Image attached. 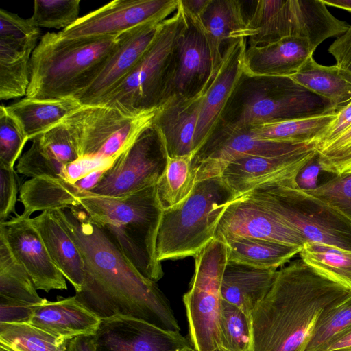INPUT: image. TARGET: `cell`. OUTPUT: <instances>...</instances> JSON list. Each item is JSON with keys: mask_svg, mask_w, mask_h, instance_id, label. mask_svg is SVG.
<instances>
[{"mask_svg": "<svg viewBox=\"0 0 351 351\" xmlns=\"http://www.w3.org/2000/svg\"><path fill=\"white\" fill-rule=\"evenodd\" d=\"M37 45L0 41V99L26 96L30 80V59Z\"/></svg>", "mask_w": 351, "mask_h": 351, "instance_id": "cell-32", "label": "cell"}, {"mask_svg": "<svg viewBox=\"0 0 351 351\" xmlns=\"http://www.w3.org/2000/svg\"><path fill=\"white\" fill-rule=\"evenodd\" d=\"M158 108L135 114L105 105H82L64 121L78 141L80 157L114 160L153 124Z\"/></svg>", "mask_w": 351, "mask_h": 351, "instance_id": "cell-10", "label": "cell"}, {"mask_svg": "<svg viewBox=\"0 0 351 351\" xmlns=\"http://www.w3.org/2000/svg\"><path fill=\"white\" fill-rule=\"evenodd\" d=\"M81 106L74 98L40 99L27 97L5 106L30 141L63 121Z\"/></svg>", "mask_w": 351, "mask_h": 351, "instance_id": "cell-28", "label": "cell"}, {"mask_svg": "<svg viewBox=\"0 0 351 351\" xmlns=\"http://www.w3.org/2000/svg\"><path fill=\"white\" fill-rule=\"evenodd\" d=\"M283 2L284 1L282 0L258 1L254 11L247 19L245 27L234 32L231 36V39H237L243 34L255 30L264 25L277 12Z\"/></svg>", "mask_w": 351, "mask_h": 351, "instance_id": "cell-49", "label": "cell"}, {"mask_svg": "<svg viewBox=\"0 0 351 351\" xmlns=\"http://www.w3.org/2000/svg\"><path fill=\"white\" fill-rule=\"evenodd\" d=\"M164 21L142 25L123 33L95 77L74 99L82 105L97 104L132 71L155 39Z\"/></svg>", "mask_w": 351, "mask_h": 351, "instance_id": "cell-20", "label": "cell"}, {"mask_svg": "<svg viewBox=\"0 0 351 351\" xmlns=\"http://www.w3.org/2000/svg\"><path fill=\"white\" fill-rule=\"evenodd\" d=\"M210 0H180L184 12L194 17L199 19Z\"/></svg>", "mask_w": 351, "mask_h": 351, "instance_id": "cell-54", "label": "cell"}, {"mask_svg": "<svg viewBox=\"0 0 351 351\" xmlns=\"http://www.w3.org/2000/svg\"><path fill=\"white\" fill-rule=\"evenodd\" d=\"M326 5L336 7L351 12V0H322Z\"/></svg>", "mask_w": 351, "mask_h": 351, "instance_id": "cell-56", "label": "cell"}, {"mask_svg": "<svg viewBox=\"0 0 351 351\" xmlns=\"http://www.w3.org/2000/svg\"><path fill=\"white\" fill-rule=\"evenodd\" d=\"M311 144L258 139L247 130L218 126L191 160L195 182L220 176L231 162L248 156H278L304 152Z\"/></svg>", "mask_w": 351, "mask_h": 351, "instance_id": "cell-13", "label": "cell"}, {"mask_svg": "<svg viewBox=\"0 0 351 351\" xmlns=\"http://www.w3.org/2000/svg\"><path fill=\"white\" fill-rule=\"evenodd\" d=\"M36 304L0 302V322L28 323Z\"/></svg>", "mask_w": 351, "mask_h": 351, "instance_id": "cell-52", "label": "cell"}, {"mask_svg": "<svg viewBox=\"0 0 351 351\" xmlns=\"http://www.w3.org/2000/svg\"><path fill=\"white\" fill-rule=\"evenodd\" d=\"M337 111L313 117L263 123L247 131L258 139L311 144L335 117Z\"/></svg>", "mask_w": 351, "mask_h": 351, "instance_id": "cell-34", "label": "cell"}, {"mask_svg": "<svg viewBox=\"0 0 351 351\" xmlns=\"http://www.w3.org/2000/svg\"><path fill=\"white\" fill-rule=\"evenodd\" d=\"M82 193L76 182L71 183L46 176L30 178L20 189L19 198L24 207L21 215L30 218L36 211H53L76 206Z\"/></svg>", "mask_w": 351, "mask_h": 351, "instance_id": "cell-29", "label": "cell"}, {"mask_svg": "<svg viewBox=\"0 0 351 351\" xmlns=\"http://www.w3.org/2000/svg\"><path fill=\"white\" fill-rule=\"evenodd\" d=\"M63 167L64 164L50 156L36 137L32 140L29 148L19 159L16 170L32 178L44 176L61 178Z\"/></svg>", "mask_w": 351, "mask_h": 351, "instance_id": "cell-44", "label": "cell"}, {"mask_svg": "<svg viewBox=\"0 0 351 351\" xmlns=\"http://www.w3.org/2000/svg\"><path fill=\"white\" fill-rule=\"evenodd\" d=\"M236 198L220 176L195 182L184 201L163 211L156 237L157 260L194 256L215 238L221 215Z\"/></svg>", "mask_w": 351, "mask_h": 351, "instance_id": "cell-6", "label": "cell"}, {"mask_svg": "<svg viewBox=\"0 0 351 351\" xmlns=\"http://www.w3.org/2000/svg\"><path fill=\"white\" fill-rule=\"evenodd\" d=\"M244 195L276 215L306 242L351 250V221L305 189L269 185Z\"/></svg>", "mask_w": 351, "mask_h": 351, "instance_id": "cell-8", "label": "cell"}, {"mask_svg": "<svg viewBox=\"0 0 351 351\" xmlns=\"http://www.w3.org/2000/svg\"><path fill=\"white\" fill-rule=\"evenodd\" d=\"M261 239L302 247V236L276 215L245 195L234 199L221 215L215 237Z\"/></svg>", "mask_w": 351, "mask_h": 351, "instance_id": "cell-21", "label": "cell"}, {"mask_svg": "<svg viewBox=\"0 0 351 351\" xmlns=\"http://www.w3.org/2000/svg\"><path fill=\"white\" fill-rule=\"evenodd\" d=\"M328 52L334 57L335 65L351 77V24L330 45Z\"/></svg>", "mask_w": 351, "mask_h": 351, "instance_id": "cell-50", "label": "cell"}, {"mask_svg": "<svg viewBox=\"0 0 351 351\" xmlns=\"http://www.w3.org/2000/svg\"><path fill=\"white\" fill-rule=\"evenodd\" d=\"M313 53L309 43L298 38L249 45L243 57L244 74L254 77H289Z\"/></svg>", "mask_w": 351, "mask_h": 351, "instance_id": "cell-24", "label": "cell"}, {"mask_svg": "<svg viewBox=\"0 0 351 351\" xmlns=\"http://www.w3.org/2000/svg\"><path fill=\"white\" fill-rule=\"evenodd\" d=\"M299 254L315 271L351 289V250L307 241Z\"/></svg>", "mask_w": 351, "mask_h": 351, "instance_id": "cell-35", "label": "cell"}, {"mask_svg": "<svg viewBox=\"0 0 351 351\" xmlns=\"http://www.w3.org/2000/svg\"><path fill=\"white\" fill-rule=\"evenodd\" d=\"M348 27V23L330 12L322 0H287L264 25L239 38L249 39V45L284 38H302L315 52L323 41L341 36Z\"/></svg>", "mask_w": 351, "mask_h": 351, "instance_id": "cell-12", "label": "cell"}, {"mask_svg": "<svg viewBox=\"0 0 351 351\" xmlns=\"http://www.w3.org/2000/svg\"><path fill=\"white\" fill-rule=\"evenodd\" d=\"M96 351H191L180 331L162 329L144 320L117 315L101 319L93 335Z\"/></svg>", "mask_w": 351, "mask_h": 351, "instance_id": "cell-17", "label": "cell"}, {"mask_svg": "<svg viewBox=\"0 0 351 351\" xmlns=\"http://www.w3.org/2000/svg\"><path fill=\"white\" fill-rule=\"evenodd\" d=\"M191 351H195V350L193 348V349H192Z\"/></svg>", "mask_w": 351, "mask_h": 351, "instance_id": "cell-60", "label": "cell"}, {"mask_svg": "<svg viewBox=\"0 0 351 351\" xmlns=\"http://www.w3.org/2000/svg\"><path fill=\"white\" fill-rule=\"evenodd\" d=\"M351 346V330L344 333L329 345H328L322 351H332Z\"/></svg>", "mask_w": 351, "mask_h": 351, "instance_id": "cell-55", "label": "cell"}, {"mask_svg": "<svg viewBox=\"0 0 351 351\" xmlns=\"http://www.w3.org/2000/svg\"><path fill=\"white\" fill-rule=\"evenodd\" d=\"M122 34L62 39L57 32H47L31 56L30 80L25 97L74 98L91 83L118 46Z\"/></svg>", "mask_w": 351, "mask_h": 351, "instance_id": "cell-4", "label": "cell"}, {"mask_svg": "<svg viewBox=\"0 0 351 351\" xmlns=\"http://www.w3.org/2000/svg\"><path fill=\"white\" fill-rule=\"evenodd\" d=\"M0 234L29 274L36 289L48 293L67 289L64 276L53 263L31 218L17 215L0 223Z\"/></svg>", "mask_w": 351, "mask_h": 351, "instance_id": "cell-19", "label": "cell"}, {"mask_svg": "<svg viewBox=\"0 0 351 351\" xmlns=\"http://www.w3.org/2000/svg\"><path fill=\"white\" fill-rule=\"evenodd\" d=\"M22 263L0 234V302L36 304L43 301Z\"/></svg>", "mask_w": 351, "mask_h": 351, "instance_id": "cell-33", "label": "cell"}, {"mask_svg": "<svg viewBox=\"0 0 351 351\" xmlns=\"http://www.w3.org/2000/svg\"><path fill=\"white\" fill-rule=\"evenodd\" d=\"M199 19L211 53L214 71L223 59V45L229 44L231 36L245 27L247 18L237 0H210Z\"/></svg>", "mask_w": 351, "mask_h": 351, "instance_id": "cell-27", "label": "cell"}, {"mask_svg": "<svg viewBox=\"0 0 351 351\" xmlns=\"http://www.w3.org/2000/svg\"><path fill=\"white\" fill-rule=\"evenodd\" d=\"M247 46V39L239 38L232 40L224 49L222 61L202 97L195 134V154L217 128L244 74L243 57Z\"/></svg>", "mask_w": 351, "mask_h": 351, "instance_id": "cell-18", "label": "cell"}, {"mask_svg": "<svg viewBox=\"0 0 351 351\" xmlns=\"http://www.w3.org/2000/svg\"><path fill=\"white\" fill-rule=\"evenodd\" d=\"M334 111L338 110L328 101L288 77H254L243 74L218 126L247 130L263 123Z\"/></svg>", "mask_w": 351, "mask_h": 351, "instance_id": "cell-5", "label": "cell"}, {"mask_svg": "<svg viewBox=\"0 0 351 351\" xmlns=\"http://www.w3.org/2000/svg\"><path fill=\"white\" fill-rule=\"evenodd\" d=\"M313 147L320 170L335 176L351 173V125L335 138Z\"/></svg>", "mask_w": 351, "mask_h": 351, "instance_id": "cell-41", "label": "cell"}, {"mask_svg": "<svg viewBox=\"0 0 351 351\" xmlns=\"http://www.w3.org/2000/svg\"><path fill=\"white\" fill-rule=\"evenodd\" d=\"M101 321L75 295L53 302L43 298L35 305L28 323L68 341L77 337L95 335Z\"/></svg>", "mask_w": 351, "mask_h": 351, "instance_id": "cell-23", "label": "cell"}, {"mask_svg": "<svg viewBox=\"0 0 351 351\" xmlns=\"http://www.w3.org/2000/svg\"><path fill=\"white\" fill-rule=\"evenodd\" d=\"M218 327L221 348L227 351H250V315L221 299Z\"/></svg>", "mask_w": 351, "mask_h": 351, "instance_id": "cell-39", "label": "cell"}, {"mask_svg": "<svg viewBox=\"0 0 351 351\" xmlns=\"http://www.w3.org/2000/svg\"><path fill=\"white\" fill-rule=\"evenodd\" d=\"M350 330L351 293L322 313L304 351H322Z\"/></svg>", "mask_w": 351, "mask_h": 351, "instance_id": "cell-38", "label": "cell"}, {"mask_svg": "<svg viewBox=\"0 0 351 351\" xmlns=\"http://www.w3.org/2000/svg\"><path fill=\"white\" fill-rule=\"evenodd\" d=\"M187 21L179 0L177 10L162 23L132 71L96 104L135 114L157 109L165 101L174 51Z\"/></svg>", "mask_w": 351, "mask_h": 351, "instance_id": "cell-7", "label": "cell"}, {"mask_svg": "<svg viewBox=\"0 0 351 351\" xmlns=\"http://www.w3.org/2000/svg\"><path fill=\"white\" fill-rule=\"evenodd\" d=\"M332 351H351V346L345 348H342V349L332 350Z\"/></svg>", "mask_w": 351, "mask_h": 351, "instance_id": "cell-57", "label": "cell"}, {"mask_svg": "<svg viewBox=\"0 0 351 351\" xmlns=\"http://www.w3.org/2000/svg\"><path fill=\"white\" fill-rule=\"evenodd\" d=\"M217 238L228 245V262L262 269H277L299 254L302 248L252 237L226 236Z\"/></svg>", "mask_w": 351, "mask_h": 351, "instance_id": "cell-30", "label": "cell"}, {"mask_svg": "<svg viewBox=\"0 0 351 351\" xmlns=\"http://www.w3.org/2000/svg\"><path fill=\"white\" fill-rule=\"evenodd\" d=\"M81 252L82 288L77 299L101 319L117 315L180 331L162 293L128 261L107 234L79 206L51 211Z\"/></svg>", "mask_w": 351, "mask_h": 351, "instance_id": "cell-1", "label": "cell"}, {"mask_svg": "<svg viewBox=\"0 0 351 351\" xmlns=\"http://www.w3.org/2000/svg\"><path fill=\"white\" fill-rule=\"evenodd\" d=\"M90 219L110 238L132 266L156 282L163 276L156 243L164 210L156 184L123 197L85 193L77 199Z\"/></svg>", "mask_w": 351, "mask_h": 351, "instance_id": "cell-3", "label": "cell"}, {"mask_svg": "<svg viewBox=\"0 0 351 351\" xmlns=\"http://www.w3.org/2000/svg\"><path fill=\"white\" fill-rule=\"evenodd\" d=\"M312 147L278 156H248L230 162L220 177L237 197L269 185L299 186L297 178L316 156Z\"/></svg>", "mask_w": 351, "mask_h": 351, "instance_id": "cell-16", "label": "cell"}, {"mask_svg": "<svg viewBox=\"0 0 351 351\" xmlns=\"http://www.w3.org/2000/svg\"><path fill=\"white\" fill-rule=\"evenodd\" d=\"M80 0H36L30 19L38 28L62 30L80 18Z\"/></svg>", "mask_w": 351, "mask_h": 351, "instance_id": "cell-40", "label": "cell"}, {"mask_svg": "<svg viewBox=\"0 0 351 351\" xmlns=\"http://www.w3.org/2000/svg\"><path fill=\"white\" fill-rule=\"evenodd\" d=\"M114 160L81 156L73 162L64 165L60 178L74 183L97 169L109 168Z\"/></svg>", "mask_w": 351, "mask_h": 351, "instance_id": "cell-48", "label": "cell"}, {"mask_svg": "<svg viewBox=\"0 0 351 351\" xmlns=\"http://www.w3.org/2000/svg\"><path fill=\"white\" fill-rule=\"evenodd\" d=\"M40 29L29 19L0 9V41L10 44H36Z\"/></svg>", "mask_w": 351, "mask_h": 351, "instance_id": "cell-46", "label": "cell"}, {"mask_svg": "<svg viewBox=\"0 0 351 351\" xmlns=\"http://www.w3.org/2000/svg\"><path fill=\"white\" fill-rule=\"evenodd\" d=\"M228 254L226 243L215 237L193 256L195 272L183 301L190 342L195 351H213L220 347L221 287Z\"/></svg>", "mask_w": 351, "mask_h": 351, "instance_id": "cell-9", "label": "cell"}, {"mask_svg": "<svg viewBox=\"0 0 351 351\" xmlns=\"http://www.w3.org/2000/svg\"><path fill=\"white\" fill-rule=\"evenodd\" d=\"M213 351H227V350H226L225 349H223L221 347H219V348L215 349Z\"/></svg>", "mask_w": 351, "mask_h": 351, "instance_id": "cell-59", "label": "cell"}, {"mask_svg": "<svg viewBox=\"0 0 351 351\" xmlns=\"http://www.w3.org/2000/svg\"><path fill=\"white\" fill-rule=\"evenodd\" d=\"M277 271L228 261L221 282V299L250 315L271 289Z\"/></svg>", "mask_w": 351, "mask_h": 351, "instance_id": "cell-25", "label": "cell"}, {"mask_svg": "<svg viewBox=\"0 0 351 351\" xmlns=\"http://www.w3.org/2000/svg\"><path fill=\"white\" fill-rule=\"evenodd\" d=\"M20 180L14 169L0 167V223L15 213Z\"/></svg>", "mask_w": 351, "mask_h": 351, "instance_id": "cell-47", "label": "cell"}, {"mask_svg": "<svg viewBox=\"0 0 351 351\" xmlns=\"http://www.w3.org/2000/svg\"><path fill=\"white\" fill-rule=\"evenodd\" d=\"M31 220L39 232L53 263L73 285L76 293L80 292L84 282V263L77 245L51 211L42 212Z\"/></svg>", "mask_w": 351, "mask_h": 351, "instance_id": "cell-26", "label": "cell"}, {"mask_svg": "<svg viewBox=\"0 0 351 351\" xmlns=\"http://www.w3.org/2000/svg\"><path fill=\"white\" fill-rule=\"evenodd\" d=\"M351 125V100L339 109L335 117L313 143V146L328 142Z\"/></svg>", "mask_w": 351, "mask_h": 351, "instance_id": "cell-51", "label": "cell"}, {"mask_svg": "<svg viewBox=\"0 0 351 351\" xmlns=\"http://www.w3.org/2000/svg\"><path fill=\"white\" fill-rule=\"evenodd\" d=\"M288 77L328 101L337 110L351 100V77L335 64H318L313 56Z\"/></svg>", "mask_w": 351, "mask_h": 351, "instance_id": "cell-31", "label": "cell"}, {"mask_svg": "<svg viewBox=\"0 0 351 351\" xmlns=\"http://www.w3.org/2000/svg\"><path fill=\"white\" fill-rule=\"evenodd\" d=\"M191 156L169 157L166 169L156 184L157 195L163 210L184 201L195 184Z\"/></svg>", "mask_w": 351, "mask_h": 351, "instance_id": "cell-37", "label": "cell"}, {"mask_svg": "<svg viewBox=\"0 0 351 351\" xmlns=\"http://www.w3.org/2000/svg\"><path fill=\"white\" fill-rule=\"evenodd\" d=\"M168 158L165 143L152 124L115 158L97 186L82 195L123 197L156 185L166 169Z\"/></svg>", "mask_w": 351, "mask_h": 351, "instance_id": "cell-11", "label": "cell"}, {"mask_svg": "<svg viewBox=\"0 0 351 351\" xmlns=\"http://www.w3.org/2000/svg\"><path fill=\"white\" fill-rule=\"evenodd\" d=\"M179 0H115L80 17L57 32L62 39L121 35L136 27L171 16Z\"/></svg>", "mask_w": 351, "mask_h": 351, "instance_id": "cell-14", "label": "cell"}, {"mask_svg": "<svg viewBox=\"0 0 351 351\" xmlns=\"http://www.w3.org/2000/svg\"><path fill=\"white\" fill-rule=\"evenodd\" d=\"M350 293L301 259L291 262L250 314V351H304L322 313Z\"/></svg>", "mask_w": 351, "mask_h": 351, "instance_id": "cell-2", "label": "cell"}, {"mask_svg": "<svg viewBox=\"0 0 351 351\" xmlns=\"http://www.w3.org/2000/svg\"><path fill=\"white\" fill-rule=\"evenodd\" d=\"M66 351H96L93 335L80 336L68 341Z\"/></svg>", "mask_w": 351, "mask_h": 351, "instance_id": "cell-53", "label": "cell"}, {"mask_svg": "<svg viewBox=\"0 0 351 351\" xmlns=\"http://www.w3.org/2000/svg\"><path fill=\"white\" fill-rule=\"evenodd\" d=\"M67 342L27 322H0V345L11 351H66Z\"/></svg>", "mask_w": 351, "mask_h": 351, "instance_id": "cell-36", "label": "cell"}, {"mask_svg": "<svg viewBox=\"0 0 351 351\" xmlns=\"http://www.w3.org/2000/svg\"><path fill=\"white\" fill-rule=\"evenodd\" d=\"M29 141L18 121L3 104L0 106V167L14 169L23 149Z\"/></svg>", "mask_w": 351, "mask_h": 351, "instance_id": "cell-42", "label": "cell"}, {"mask_svg": "<svg viewBox=\"0 0 351 351\" xmlns=\"http://www.w3.org/2000/svg\"><path fill=\"white\" fill-rule=\"evenodd\" d=\"M36 137L47 152L64 165L80 157L78 141L64 121Z\"/></svg>", "mask_w": 351, "mask_h": 351, "instance_id": "cell-43", "label": "cell"}, {"mask_svg": "<svg viewBox=\"0 0 351 351\" xmlns=\"http://www.w3.org/2000/svg\"><path fill=\"white\" fill-rule=\"evenodd\" d=\"M306 191L326 202L351 221V173L334 176L332 179L315 188Z\"/></svg>", "mask_w": 351, "mask_h": 351, "instance_id": "cell-45", "label": "cell"}, {"mask_svg": "<svg viewBox=\"0 0 351 351\" xmlns=\"http://www.w3.org/2000/svg\"><path fill=\"white\" fill-rule=\"evenodd\" d=\"M185 14L187 25L176 46L165 101L173 96L197 95L208 88L216 72L199 19Z\"/></svg>", "mask_w": 351, "mask_h": 351, "instance_id": "cell-15", "label": "cell"}, {"mask_svg": "<svg viewBox=\"0 0 351 351\" xmlns=\"http://www.w3.org/2000/svg\"><path fill=\"white\" fill-rule=\"evenodd\" d=\"M206 89L191 97H171L158 107L153 125L159 132L169 157L193 158L195 155V134Z\"/></svg>", "mask_w": 351, "mask_h": 351, "instance_id": "cell-22", "label": "cell"}, {"mask_svg": "<svg viewBox=\"0 0 351 351\" xmlns=\"http://www.w3.org/2000/svg\"><path fill=\"white\" fill-rule=\"evenodd\" d=\"M0 351H11L3 346L0 345Z\"/></svg>", "mask_w": 351, "mask_h": 351, "instance_id": "cell-58", "label": "cell"}]
</instances>
